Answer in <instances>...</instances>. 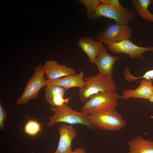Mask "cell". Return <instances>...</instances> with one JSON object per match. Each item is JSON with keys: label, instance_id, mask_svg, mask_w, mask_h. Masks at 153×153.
I'll list each match as a JSON object with an SVG mask.
<instances>
[{"label": "cell", "instance_id": "obj_1", "mask_svg": "<svg viewBox=\"0 0 153 153\" xmlns=\"http://www.w3.org/2000/svg\"><path fill=\"white\" fill-rule=\"evenodd\" d=\"M135 13L131 8L123 6L118 0H110L108 4L100 3L90 18L95 20L102 17L114 20L115 23L128 25L135 18Z\"/></svg>", "mask_w": 153, "mask_h": 153}, {"label": "cell", "instance_id": "obj_2", "mask_svg": "<svg viewBox=\"0 0 153 153\" xmlns=\"http://www.w3.org/2000/svg\"><path fill=\"white\" fill-rule=\"evenodd\" d=\"M54 112L52 116L48 117L50 120L48 127L51 128L60 122L67 123L69 125L80 124L84 125L92 131L95 128L90 123L88 115L81 112L73 110L67 103L62 106L50 107Z\"/></svg>", "mask_w": 153, "mask_h": 153}, {"label": "cell", "instance_id": "obj_3", "mask_svg": "<svg viewBox=\"0 0 153 153\" xmlns=\"http://www.w3.org/2000/svg\"><path fill=\"white\" fill-rule=\"evenodd\" d=\"M91 124L96 129L118 131L124 128L127 123L114 108L103 109L88 115Z\"/></svg>", "mask_w": 153, "mask_h": 153}, {"label": "cell", "instance_id": "obj_4", "mask_svg": "<svg viewBox=\"0 0 153 153\" xmlns=\"http://www.w3.org/2000/svg\"><path fill=\"white\" fill-rule=\"evenodd\" d=\"M86 85L78 90L79 97L82 103L87 102L92 95L100 92H115V83L112 77H104L98 74L84 77Z\"/></svg>", "mask_w": 153, "mask_h": 153}, {"label": "cell", "instance_id": "obj_5", "mask_svg": "<svg viewBox=\"0 0 153 153\" xmlns=\"http://www.w3.org/2000/svg\"><path fill=\"white\" fill-rule=\"evenodd\" d=\"M120 95L115 92H100L91 96L81 108L80 111L86 115L108 108L118 107Z\"/></svg>", "mask_w": 153, "mask_h": 153}, {"label": "cell", "instance_id": "obj_6", "mask_svg": "<svg viewBox=\"0 0 153 153\" xmlns=\"http://www.w3.org/2000/svg\"><path fill=\"white\" fill-rule=\"evenodd\" d=\"M45 75L41 64L35 68L34 74L27 83L22 93L16 101L17 105L26 104L31 99H36L40 90L46 86Z\"/></svg>", "mask_w": 153, "mask_h": 153}, {"label": "cell", "instance_id": "obj_7", "mask_svg": "<svg viewBox=\"0 0 153 153\" xmlns=\"http://www.w3.org/2000/svg\"><path fill=\"white\" fill-rule=\"evenodd\" d=\"M133 32L132 29L128 25L112 23L107 24L105 29L97 34L96 38L107 46L112 43L129 39Z\"/></svg>", "mask_w": 153, "mask_h": 153}, {"label": "cell", "instance_id": "obj_8", "mask_svg": "<svg viewBox=\"0 0 153 153\" xmlns=\"http://www.w3.org/2000/svg\"><path fill=\"white\" fill-rule=\"evenodd\" d=\"M108 48L116 54L125 53L131 58L144 59L143 54L147 52H153V46L145 47L138 46L129 39H126L117 43H112L107 46Z\"/></svg>", "mask_w": 153, "mask_h": 153}, {"label": "cell", "instance_id": "obj_9", "mask_svg": "<svg viewBox=\"0 0 153 153\" xmlns=\"http://www.w3.org/2000/svg\"><path fill=\"white\" fill-rule=\"evenodd\" d=\"M60 139L57 148L53 153H72V142L76 136L77 131L72 125L63 124L58 128Z\"/></svg>", "mask_w": 153, "mask_h": 153}, {"label": "cell", "instance_id": "obj_10", "mask_svg": "<svg viewBox=\"0 0 153 153\" xmlns=\"http://www.w3.org/2000/svg\"><path fill=\"white\" fill-rule=\"evenodd\" d=\"M42 68L46 77L50 80L76 74L74 69L65 65L60 64L52 60L46 61Z\"/></svg>", "mask_w": 153, "mask_h": 153}, {"label": "cell", "instance_id": "obj_11", "mask_svg": "<svg viewBox=\"0 0 153 153\" xmlns=\"http://www.w3.org/2000/svg\"><path fill=\"white\" fill-rule=\"evenodd\" d=\"M119 59L109 54L105 48L99 53L94 62L98 70V74L102 76L112 77L113 65Z\"/></svg>", "mask_w": 153, "mask_h": 153}, {"label": "cell", "instance_id": "obj_12", "mask_svg": "<svg viewBox=\"0 0 153 153\" xmlns=\"http://www.w3.org/2000/svg\"><path fill=\"white\" fill-rule=\"evenodd\" d=\"M153 81L143 79L139 86L135 89H128L124 91L120 98L127 100L131 98L148 99L153 94Z\"/></svg>", "mask_w": 153, "mask_h": 153}, {"label": "cell", "instance_id": "obj_13", "mask_svg": "<svg viewBox=\"0 0 153 153\" xmlns=\"http://www.w3.org/2000/svg\"><path fill=\"white\" fill-rule=\"evenodd\" d=\"M79 46L87 55L90 62L94 64L95 59L105 47L102 43L88 37H82L78 40Z\"/></svg>", "mask_w": 153, "mask_h": 153}, {"label": "cell", "instance_id": "obj_14", "mask_svg": "<svg viewBox=\"0 0 153 153\" xmlns=\"http://www.w3.org/2000/svg\"><path fill=\"white\" fill-rule=\"evenodd\" d=\"M84 71H82L77 74L68 75L56 80H47L46 86L52 85H58L67 90L75 87L81 88L86 84V82L84 79Z\"/></svg>", "mask_w": 153, "mask_h": 153}, {"label": "cell", "instance_id": "obj_15", "mask_svg": "<svg viewBox=\"0 0 153 153\" xmlns=\"http://www.w3.org/2000/svg\"><path fill=\"white\" fill-rule=\"evenodd\" d=\"M45 91L46 99L53 107L61 106L65 103H68L71 98H64L67 90L58 85H47Z\"/></svg>", "mask_w": 153, "mask_h": 153}, {"label": "cell", "instance_id": "obj_16", "mask_svg": "<svg viewBox=\"0 0 153 153\" xmlns=\"http://www.w3.org/2000/svg\"><path fill=\"white\" fill-rule=\"evenodd\" d=\"M128 153H153V141L137 136L129 140Z\"/></svg>", "mask_w": 153, "mask_h": 153}, {"label": "cell", "instance_id": "obj_17", "mask_svg": "<svg viewBox=\"0 0 153 153\" xmlns=\"http://www.w3.org/2000/svg\"><path fill=\"white\" fill-rule=\"evenodd\" d=\"M130 2L137 14L143 19L153 22V14L150 12L148 7L153 3L152 0H131Z\"/></svg>", "mask_w": 153, "mask_h": 153}, {"label": "cell", "instance_id": "obj_18", "mask_svg": "<svg viewBox=\"0 0 153 153\" xmlns=\"http://www.w3.org/2000/svg\"><path fill=\"white\" fill-rule=\"evenodd\" d=\"M124 74L125 79L130 82L134 81L141 78L147 80H152L153 81V69L147 71L142 76L136 77L133 76L130 73L129 67H126L124 69Z\"/></svg>", "mask_w": 153, "mask_h": 153}, {"label": "cell", "instance_id": "obj_19", "mask_svg": "<svg viewBox=\"0 0 153 153\" xmlns=\"http://www.w3.org/2000/svg\"><path fill=\"white\" fill-rule=\"evenodd\" d=\"M42 125L36 121L29 119L24 127L25 132L29 135H35L42 130L41 126Z\"/></svg>", "mask_w": 153, "mask_h": 153}, {"label": "cell", "instance_id": "obj_20", "mask_svg": "<svg viewBox=\"0 0 153 153\" xmlns=\"http://www.w3.org/2000/svg\"><path fill=\"white\" fill-rule=\"evenodd\" d=\"M78 1L86 7L87 10V16L88 18H90L100 3L99 0H79Z\"/></svg>", "mask_w": 153, "mask_h": 153}, {"label": "cell", "instance_id": "obj_21", "mask_svg": "<svg viewBox=\"0 0 153 153\" xmlns=\"http://www.w3.org/2000/svg\"><path fill=\"white\" fill-rule=\"evenodd\" d=\"M7 116V112L5 109L0 103V129L1 130L5 129L4 123L6 120Z\"/></svg>", "mask_w": 153, "mask_h": 153}, {"label": "cell", "instance_id": "obj_22", "mask_svg": "<svg viewBox=\"0 0 153 153\" xmlns=\"http://www.w3.org/2000/svg\"><path fill=\"white\" fill-rule=\"evenodd\" d=\"M72 153H86L84 149L79 147L76 148Z\"/></svg>", "mask_w": 153, "mask_h": 153}, {"label": "cell", "instance_id": "obj_23", "mask_svg": "<svg viewBox=\"0 0 153 153\" xmlns=\"http://www.w3.org/2000/svg\"><path fill=\"white\" fill-rule=\"evenodd\" d=\"M150 102L153 103V94L149 99Z\"/></svg>", "mask_w": 153, "mask_h": 153}, {"label": "cell", "instance_id": "obj_24", "mask_svg": "<svg viewBox=\"0 0 153 153\" xmlns=\"http://www.w3.org/2000/svg\"><path fill=\"white\" fill-rule=\"evenodd\" d=\"M32 153H34V152H32Z\"/></svg>", "mask_w": 153, "mask_h": 153}]
</instances>
